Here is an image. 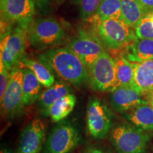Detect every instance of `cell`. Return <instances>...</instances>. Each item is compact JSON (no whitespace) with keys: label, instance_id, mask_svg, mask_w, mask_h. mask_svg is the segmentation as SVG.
<instances>
[{"label":"cell","instance_id":"cell-6","mask_svg":"<svg viewBox=\"0 0 153 153\" xmlns=\"http://www.w3.org/2000/svg\"><path fill=\"white\" fill-rule=\"evenodd\" d=\"M89 80L94 90L106 92L116 88V74L115 59L104 52L88 70Z\"/></svg>","mask_w":153,"mask_h":153},{"label":"cell","instance_id":"cell-23","mask_svg":"<svg viewBox=\"0 0 153 153\" xmlns=\"http://www.w3.org/2000/svg\"><path fill=\"white\" fill-rule=\"evenodd\" d=\"M95 16L99 19H117L121 20L120 0H101Z\"/></svg>","mask_w":153,"mask_h":153},{"label":"cell","instance_id":"cell-11","mask_svg":"<svg viewBox=\"0 0 153 153\" xmlns=\"http://www.w3.org/2000/svg\"><path fill=\"white\" fill-rule=\"evenodd\" d=\"M35 7L33 0H7L0 6L1 19L16 23L27 31L34 21Z\"/></svg>","mask_w":153,"mask_h":153},{"label":"cell","instance_id":"cell-19","mask_svg":"<svg viewBox=\"0 0 153 153\" xmlns=\"http://www.w3.org/2000/svg\"><path fill=\"white\" fill-rule=\"evenodd\" d=\"M116 74V88L134 86L135 83V68L133 63L120 56L115 59ZM115 88V89H116Z\"/></svg>","mask_w":153,"mask_h":153},{"label":"cell","instance_id":"cell-17","mask_svg":"<svg viewBox=\"0 0 153 153\" xmlns=\"http://www.w3.org/2000/svg\"><path fill=\"white\" fill-rule=\"evenodd\" d=\"M23 71V104L24 106H30L39 99L43 85L29 69L25 68Z\"/></svg>","mask_w":153,"mask_h":153},{"label":"cell","instance_id":"cell-34","mask_svg":"<svg viewBox=\"0 0 153 153\" xmlns=\"http://www.w3.org/2000/svg\"><path fill=\"white\" fill-rule=\"evenodd\" d=\"M57 1H58V2H62V1H64V0H57Z\"/></svg>","mask_w":153,"mask_h":153},{"label":"cell","instance_id":"cell-4","mask_svg":"<svg viewBox=\"0 0 153 153\" xmlns=\"http://www.w3.org/2000/svg\"><path fill=\"white\" fill-rule=\"evenodd\" d=\"M109 140L118 153H145L150 135L133 124L121 123L112 128Z\"/></svg>","mask_w":153,"mask_h":153},{"label":"cell","instance_id":"cell-24","mask_svg":"<svg viewBox=\"0 0 153 153\" xmlns=\"http://www.w3.org/2000/svg\"><path fill=\"white\" fill-rule=\"evenodd\" d=\"M135 33L137 38L153 40V26L150 17L145 16L140 21L135 27Z\"/></svg>","mask_w":153,"mask_h":153},{"label":"cell","instance_id":"cell-8","mask_svg":"<svg viewBox=\"0 0 153 153\" xmlns=\"http://www.w3.org/2000/svg\"><path fill=\"white\" fill-rule=\"evenodd\" d=\"M69 48L79 57L81 62L89 70L101 53L106 52L104 45L97 35L83 29L72 38L68 45Z\"/></svg>","mask_w":153,"mask_h":153},{"label":"cell","instance_id":"cell-9","mask_svg":"<svg viewBox=\"0 0 153 153\" xmlns=\"http://www.w3.org/2000/svg\"><path fill=\"white\" fill-rule=\"evenodd\" d=\"M80 141L79 132L69 122L60 121L50 133L43 153H69Z\"/></svg>","mask_w":153,"mask_h":153},{"label":"cell","instance_id":"cell-18","mask_svg":"<svg viewBox=\"0 0 153 153\" xmlns=\"http://www.w3.org/2000/svg\"><path fill=\"white\" fill-rule=\"evenodd\" d=\"M76 102V97L72 93L65 96L51 106L48 116L54 123H59L71 114Z\"/></svg>","mask_w":153,"mask_h":153},{"label":"cell","instance_id":"cell-28","mask_svg":"<svg viewBox=\"0 0 153 153\" xmlns=\"http://www.w3.org/2000/svg\"><path fill=\"white\" fill-rule=\"evenodd\" d=\"M141 6L145 14H148L149 13L153 11V0H137Z\"/></svg>","mask_w":153,"mask_h":153},{"label":"cell","instance_id":"cell-5","mask_svg":"<svg viewBox=\"0 0 153 153\" xmlns=\"http://www.w3.org/2000/svg\"><path fill=\"white\" fill-rule=\"evenodd\" d=\"M113 117L111 111L104 102L99 99H91L86 112L89 135L94 139L105 138L112 129Z\"/></svg>","mask_w":153,"mask_h":153},{"label":"cell","instance_id":"cell-30","mask_svg":"<svg viewBox=\"0 0 153 153\" xmlns=\"http://www.w3.org/2000/svg\"><path fill=\"white\" fill-rule=\"evenodd\" d=\"M147 97H148V100L149 101V103H150V104L153 108V90L152 91H150V92L147 95Z\"/></svg>","mask_w":153,"mask_h":153},{"label":"cell","instance_id":"cell-2","mask_svg":"<svg viewBox=\"0 0 153 153\" xmlns=\"http://www.w3.org/2000/svg\"><path fill=\"white\" fill-rule=\"evenodd\" d=\"M94 33L106 48L118 51L133 45L136 40L133 28L120 19L97 17Z\"/></svg>","mask_w":153,"mask_h":153},{"label":"cell","instance_id":"cell-21","mask_svg":"<svg viewBox=\"0 0 153 153\" xmlns=\"http://www.w3.org/2000/svg\"><path fill=\"white\" fill-rule=\"evenodd\" d=\"M21 64L24 68H28L35 74L43 87L48 88L55 82V76L48 67L39 60L27 58L25 57Z\"/></svg>","mask_w":153,"mask_h":153},{"label":"cell","instance_id":"cell-16","mask_svg":"<svg viewBox=\"0 0 153 153\" xmlns=\"http://www.w3.org/2000/svg\"><path fill=\"white\" fill-rule=\"evenodd\" d=\"M72 93L70 86L62 81L55 82L53 85L41 93L39 98V108L41 114L48 116L51 106L57 100Z\"/></svg>","mask_w":153,"mask_h":153},{"label":"cell","instance_id":"cell-12","mask_svg":"<svg viewBox=\"0 0 153 153\" xmlns=\"http://www.w3.org/2000/svg\"><path fill=\"white\" fill-rule=\"evenodd\" d=\"M46 125L41 118H34L23 129L16 153H41L45 140Z\"/></svg>","mask_w":153,"mask_h":153},{"label":"cell","instance_id":"cell-10","mask_svg":"<svg viewBox=\"0 0 153 153\" xmlns=\"http://www.w3.org/2000/svg\"><path fill=\"white\" fill-rule=\"evenodd\" d=\"M23 69L16 67L11 71L8 87L1 101V114L12 118L22 111L23 104Z\"/></svg>","mask_w":153,"mask_h":153},{"label":"cell","instance_id":"cell-15","mask_svg":"<svg viewBox=\"0 0 153 153\" xmlns=\"http://www.w3.org/2000/svg\"><path fill=\"white\" fill-rule=\"evenodd\" d=\"M133 63L135 68L134 86L147 96L153 90V58Z\"/></svg>","mask_w":153,"mask_h":153},{"label":"cell","instance_id":"cell-32","mask_svg":"<svg viewBox=\"0 0 153 153\" xmlns=\"http://www.w3.org/2000/svg\"><path fill=\"white\" fill-rule=\"evenodd\" d=\"M146 16H149L150 18V19H151V21H152V26H153V11L152 12H150V13H149L148 14H147Z\"/></svg>","mask_w":153,"mask_h":153},{"label":"cell","instance_id":"cell-20","mask_svg":"<svg viewBox=\"0 0 153 153\" xmlns=\"http://www.w3.org/2000/svg\"><path fill=\"white\" fill-rule=\"evenodd\" d=\"M128 49L127 60L132 62H140L153 58V40L136 38L135 43Z\"/></svg>","mask_w":153,"mask_h":153},{"label":"cell","instance_id":"cell-7","mask_svg":"<svg viewBox=\"0 0 153 153\" xmlns=\"http://www.w3.org/2000/svg\"><path fill=\"white\" fill-rule=\"evenodd\" d=\"M26 31L16 26L1 38V62L9 71L19 67L25 57Z\"/></svg>","mask_w":153,"mask_h":153},{"label":"cell","instance_id":"cell-25","mask_svg":"<svg viewBox=\"0 0 153 153\" xmlns=\"http://www.w3.org/2000/svg\"><path fill=\"white\" fill-rule=\"evenodd\" d=\"M101 0H79L80 16L84 20L90 19L97 14Z\"/></svg>","mask_w":153,"mask_h":153},{"label":"cell","instance_id":"cell-14","mask_svg":"<svg viewBox=\"0 0 153 153\" xmlns=\"http://www.w3.org/2000/svg\"><path fill=\"white\" fill-rule=\"evenodd\" d=\"M124 114L131 124L147 133H153V108L150 104L138 105Z\"/></svg>","mask_w":153,"mask_h":153},{"label":"cell","instance_id":"cell-26","mask_svg":"<svg viewBox=\"0 0 153 153\" xmlns=\"http://www.w3.org/2000/svg\"><path fill=\"white\" fill-rule=\"evenodd\" d=\"M11 71H9L3 63L1 62L0 68V99H2L7 87H8L9 80H10Z\"/></svg>","mask_w":153,"mask_h":153},{"label":"cell","instance_id":"cell-13","mask_svg":"<svg viewBox=\"0 0 153 153\" xmlns=\"http://www.w3.org/2000/svg\"><path fill=\"white\" fill-rule=\"evenodd\" d=\"M145 96L135 86L118 87L111 91L110 102L114 110L123 114L138 105L149 103Z\"/></svg>","mask_w":153,"mask_h":153},{"label":"cell","instance_id":"cell-1","mask_svg":"<svg viewBox=\"0 0 153 153\" xmlns=\"http://www.w3.org/2000/svg\"><path fill=\"white\" fill-rule=\"evenodd\" d=\"M38 60L59 78L76 87L89 79L87 68L68 46L47 50L39 55Z\"/></svg>","mask_w":153,"mask_h":153},{"label":"cell","instance_id":"cell-27","mask_svg":"<svg viewBox=\"0 0 153 153\" xmlns=\"http://www.w3.org/2000/svg\"><path fill=\"white\" fill-rule=\"evenodd\" d=\"M38 9L41 11L42 14H47L51 10V4L52 0H33Z\"/></svg>","mask_w":153,"mask_h":153},{"label":"cell","instance_id":"cell-33","mask_svg":"<svg viewBox=\"0 0 153 153\" xmlns=\"http://www.w3.org/2000/svg\"><path fill=\"white\" fill-rule=\"evenodd\" d=\"M7 0H0V4H2L3 3H4Z\"/></svg>","mask_w":153,"mask_h":153},{"label":"cell","instance_id":"cell-22","mask_svg":"<svg viewBox=\"0 0 153 153\" xmlns=\"http://www.w3.org/2000/svg\"><path fill=\"white\" fill-rule=\"evenodd\" d=\"M121 1V20L131 28H135L146 14L137 0Z\"/></svg>","mask_w":153,"mask_h":153},{"label":"cell","instance_id":"cell-29","mask_svg":"<svg viewBox=\"0 0 153 153\" xmlns=\"http://www.w3.org/2000/svg\"><path fill=\"white\" fill-rule=\"evenodd\" d=\"M84 153H111L106 149L102 148L101 147L92 146L88 148Z\"/></svg>","mask_w":153,"mask_h":153},{"label":"cell","instance_id":"cell-31","mask_svg":"<svg viewBox=\"0 0 153 153\" xmlns=\"http://www.w3.org/2000/svg\"><path fill=\"white\" fill-rule=\"evenodd\" d=\"M0 153H12V151H11L10 149L7 148H1V152Z\"/></svg>","mask_w":153,"mask_h":153},{"label":"cell","instance_id":"cell-3","mask_svg":"<svg viewBox=\"0 0 153 153\" xmlns=\"http://www.w3.org/2000/svg\"><path fill=\"white\" fill-rule=\"evenodd\" d=\"M30 45L38 50H49L56 48L65 36V32L60 23L51 17L34 19L28 30Z\"/></svg>","mask_w":153,"mask_h":153}]
</instances>
